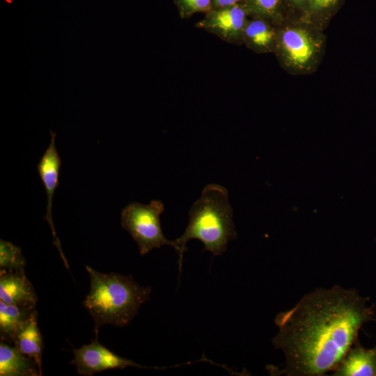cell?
I'll return each instance as SVG.
<instances>
[{
    "label": "cell",
    "mask_w": 376,
    "mask_h": 376,
    "mask_svg": "<svg viewBox=\"0 0 376 376\" xmlns=\"http://www.w3.org/2000/svg\"><path fill=\"white\" fill-rule=\"evenodd\" d=\"M86 269L91 285L83 304L93 318L95 338L102 325L128 324L150 298L151 288L141 286L131 275L101 273L88 265Z\"/></svg>",
    "instance_id": "cell-2"
},
{
    "label": "cell",
    "mask_w": 376,
    "mask_h": 376,
    "mask_svg": "<svg viewBox=\"0 0 376 376\" xmlns=\"http://www.w3.org/2000/svg\"><path fill=\"white\" fill-rule=\"evenodd\" d=\"M13 345L21 353L33 359L42 373L43 339L38 325L37 311L17 333Z\"/></svg>",
    "instance_id": "cell-13"
},
{
    "label": "cell",
    "mask_w": 376,
    "mask_h": 376,
    "mask_svg": "<svg viewBox=\"0 0 376 376\" xmlns=\"http://www.w3.org/2000/svg\"><path fill=\"white\" fill-rule=\"evenodd\" d=\"M180 17L187 19L196 13H206L212 9V0H173Z\"/></svg>",
    "instance_id": "cell-18"
},
{
    "label": "cell",
    "mask_w": 376,
    "mask_h": 376,
    "mask_svg": "<svg viewBox=\"0 0 376 376\" xmlns=\"http://www.w3.org/2000/svg\"><path fill=\"white\" fill-rule=\"evenodd\" d=\"M334 373L337 376H376V345L366 349L357 339Z\"/></svg>",
    "instance_id": "cell-10"
},
{
    "label": "cell",
    "mask_w": 376,
    "mask_h": 376,
    "mask_svg": "<svg viewBox=\"0 0 376 376\" xmlns=\"http://www.w3.org/2000/svg\"><path fill=\"white\" fill-rule=\"evenodd\" d=\"M287 19L306 21L310 0H283Z\"/></svg>",
    "instance_id": "cell-19"
},
{
    "label": "cell",
    "mask_w": 376,
    "mask_h": 376,
    "mask_svg": "<svg viewBox=\"0 0 376 376\" xmlns=\"http://www.w3.org/2000/svg\"><path fill=\"white\" fill-rule=\"evenodd\" d=\"M244 0H212V9L222 8L243 3Z\"/></svg>",
    "instance_id": "cell-20"
},
{
    "label": "cell",
    "mask_w": 376,
    "mask_h": 376,
    "mask_svg": "<svg viewBox=\"0 0 376 376\" xmlns=\"http://www.w3.org/2000/svg\"><path fill=\"white\" fill-rule=\"evenodd\" d=\"M72 352L74 359L70 363L74 365L77 373L84 376H91L111 369H124L129 366L149 368L116 354L102 345L97 338L80 348H73Z\"/></svg>",
    "instance_id": "cell-7"
},
{
    "label": "cell",
    "mask_w": 376,
    "mask_h": 376,
    "mask_svg": "<svg viewBox=\"0 0 376 376\" xmlns=\"http://www.w3.org/2000/svg\"><path fill=\"white\" fill-rule=\"evenodd\" d=\"M189 216L184 233L173 240L175 249L180 255V268L189 240H200L204 250L216 256L225 252L228 242L237 237L228 192L222 185L215 183L206 185L201 197L191 205Z\"/></svg>",
    "instance_id": "cell-3"
},
{
    "label": "cell",
    "mask_w": 376,
    "mask_h": 376,
    "mask_svg": "<svg viewBox=\"0 0 376 376\" xmlns=\"http://www.w3.org/2000/svg\"><path fill=\"white\" fill-rule=\"evenodd\" d=\"M324 31L302 20L286 19L279 25L274 54L279 65L292 75L315 72L326 49Z\"/></svg>",
    "instance_id": "cell-4"
},
{
    "label": "cell",
    "mask_w": 376,
    "mask_h": 376,
    "mask_svg": "<svg viewBox=\"0 0 376 376\" xmlns=\"http://www.w3.org/2000/svg\"><path fill=\"white\" fill-rule=\"evenodd\" d=\"M50 143L45 150L40 162L38 163L37 170L44 185L47 198V214L44 219L49 224L53 235L54 244L58 249L65 265L67 268H68L67 260L61 250L59 239L56 235L55 228L52 217L53 196L54 195L56 189L59 185V172L61 165V159L57 152L55 146L56 133L53 131H50Z\"/></svg>",
    "instance_id": "cell-8"
},
{
    "label": "cell",
    "mask_w": 376,
    "mask_h": 376,
    "mask_svg": "<svg viewBox=\"0 0 376 376\" xmlns=\"http://www.w3.org/2000/svg\"><path fill=\"white\" fill-rule=\"evenodd\" d=\"M26 260L20 247L10 242L0 240V269L24 270Z\"/></svg>",
    "instance_id": "cell-17"
},
{
    "label": "cell",
    "mask_w": 376,
    "mask_h": 376,
    "mask_svg": "<svg viewBox=\"0 0 376 376\" xmlns=\"http://www.w3.org/2000/svg\"><path fill=\"white\" fill-rule=\"evenodd\" d=\"M0 301L19 306L36 308L38 297L25 271L0 269Z\"/></svg>",
    "instance_id": "cell-9"
},
{
    "label": "cell",
    "mask_w": 376,
    "mask_h": 376,
    "mask_svg": "<svg viewBox=\"0 0 376 376\" xmlns=\"http://www.w3.org/2000/svg\"><path fill=\"white\" fill-rule=\"evenodd\" d=\"M249 18L243 3L232 6L212 9L196 27L215 35L222 40L234 45H243L244 31Z\"/></svg>",
    "instance_id": "cell-6"
},
{
    "label": "cell",
    "mask_w": 376,
    "mask_h": 376,
    "mask_svg": "<svg viewBox=\"0 0 376 376\" xmlns=\"http://www.w3.org/2000/svg\"><path fill=\"white\" fill-rule=\"evenodd\" d=\"M164 210L161 201L152 200L147 205L130 203L121 211V226L136 242L141 256L163 245H170L175 249L173 240L166 239L162 230L160 215Z\"/></svg>",
    "instance_id": "cell-5"
},
{
    "label": "cell",
    "mask_w": 376,
    "mask_h": 376,
    "mask_svg": "<svg viewBox=\"0 0 376 376\" xmlns=\"http://www.w3.org/2000/svg\"><path fill=\"white\" fill-rule=\"evenodd\" d=\"M249 17L262 18L277 26L287 19L283 0H244Z\"/></svg>",
    "instance_id": "cell-15"
},
{
    "label": "cell",
    "mask_w": 376,
    "mask_h": 376,
    "mask_svg": "<svg viewBox=\"0 0 376 376\" xmlns=\"http://www.w3.org/2000/svg\"><path fill=\"white\" fill-rule=\"evenodd\" d=\"M367 300L356 290L336 285L316 289L279 313V332L272 343L283 351L285 364L277 373L319 376L334 371L357 340L362 325L376 320Z\"/></svg>",
    "instance_id": "cell-1"
},
{
    "label": "cell",
    "mask_w": 376,
    "mask_h": 376,
    "mask_svg": "<svg viewBox=\"0 0 376 376\" xmlns=\"http://www.w3.org/2000/svg\"><path fill=\"white\" fill-rule=\"evenodd\" d=\"M33 359L21 353L14 345L0 342V376H41Z\"/></svg>",
    "instance_id": "cell-12"
},
{
    "label": "cell",
    "mask_w": 376,
    "mask_h": 376,
    "mask_svg": "<svg viewBox=\"0 0 376 376\" xmlns=\"http://www.w3.org/2000/svg\"><path fill=\"white\" fill-rule=\"evenodd\" d=\"M36 308L19 306L0 301V339L13 345L19 330L30 319Z\"/></svg>",
    "instance_id": "cell-14"
},
{
    "label": "cell",
    "mask_w": 376,
    "mask_h": 376,
    "mask_svg": "<svg viewBox=\"0 0 376 376\" xmlns=\"http://www.w3.org/2000/svg\"><path fill=\"white\" fill-rule=\"evenodd\" d=\"M345 0H310L306 21L324 31Z\"/></svg>",
    "instance_id": "cell-16"
},
{
    "label": "cell",
    "mask_w": 376,
    "mask_h": 376,
    "mask_svg": "<svg viewBox=\"0 0 376 376\" xmlns=\"http://www.w3.org/2000/svg\"><path fill=\"white\" fill-rule=\"evenodd\" d=\"M279 26L262 18L249 17L243 34V44L256 54H274Z\"/></svg>",
    "instance_id": "cell-11"
}]
</instances>
